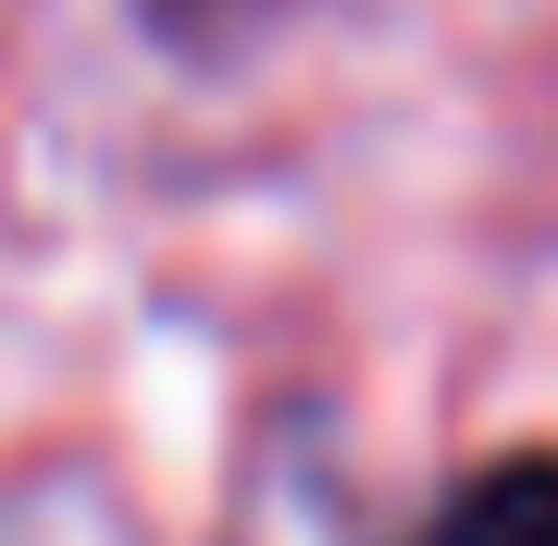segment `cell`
Wrapping results in <instances>:
<instances>
[{
  "label": "cell",
  "instance_id": "1",
  "mask_svg": "<svg viewBox=\"0 0 558 546\" xmlns=\"http://www.w3.org/2000/svg\"><path fill=\"white\" fill-rule=\"evenodd\" d=\"M410 546H558V460H497L472 472Z\"/></svg>",
  "mask_w": 558,
  "mask_h": 546
}]
</instances>
